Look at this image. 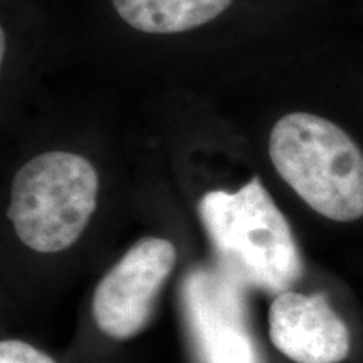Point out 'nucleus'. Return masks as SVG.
Listing matches in <instances>:
<instances>
[{
    "instance_id": "1",
    "label": "nucleus",
    "mask_w": 363,
    "mask_h": 363,
    "mask_svg": "<svg viewBox=\"0 0 363 363\" xmlns=\"http://www.w3.org/2000/svg\"><path fill=\"white\" fill-rule=\"evenodd\" d=\"M197 212L219 269L244 288L279 294L303 276L301 249L291 225L259 177L235 192L203 194Z\"/></svg>"
},
{
    "instance_id": "2",
    "label": "nucleus",
    "mask_w": 363,
    "mask_h": 363,
    "mask_svg": "<svg viewBox=\"0 0 363 363\" xmlns=\"http://www.w3.org/2000/svg\"><path fill=\"white\" fill-rule=\"evenodd\" d=\"M269 157L281 179L320 216L337 222L363 217V152L337 123L289 113L272 126Z\"/></svg>"
},
{
    "instance_id": "3",
    "label": "nucleus",
    "mask_w": 363,
    "mask_h": 363,
    "mask_svg": "<svg viewBox=\"0 0 363 363\" xmlns=\"http://www.w3.org/2000/svg\"><path fill=\"white\" fill-rule=\"evenodd\" d=\"M99 179L88 158L45 152L13 177L7 217L22 244L38 252L66 251L96 211Z\"/></svg>"
},
{
    "instance_id": "4",
    "label": "nucleus",
    "mask_w": 363,
    "mask_h": 363,
    "mask_svg": "<svg viewBox=\"0 0 363 363\" xmlns=\"http://www.w3.org/2000/svg\"><path fill=\"white\" fill-rule=\"evenodd\" d=\"M182 311L195 363H262L247 320L246 288L224 271H189Z\"/></svg>"
},
{
    "instance_id": "5",
    "label": "nucleus",
    "mask_w": 363,
    "mask_h": 363,
    "mask_svg": "<svg viewBox=\"0 0 363 363\" xmlns=\"http://www.w3.org/2000/svg\"><path fill=\"white\" fill-rule=\"evenodd\" d=\"M175 262L177 249L169 239L136 240L96 284L91 313L98 328L120 342L143 331Z\"/></svg>"
},
{
    "instance_id": "6",
    "label": "nucleus",
    "mask_w": 363,
    "mask_h": 363,
    "mask_svg": "<svg viewBox=\"0 0 363 363\" xmlns=\"http://www.w3.org/2000/svg\"><path fill=\"white\" fill-rule=\"evenodd\" d=\"M271 343L296 363H342L350 355V330L323 293L276 294L269 308Z\"/></svg>"
},
{
    "instance_id": "7",
    "label": "nucleus",
    "mask_w": 363,
    "mask_h": 363,
    "mask_svg": "<svg viewBox=\"0 0 363 363\" xmlns=\"http://www.w3.org/2000/svg\"><path fill=\"white\" fill-rule=\"evenodd\" d=\"M126 24L147 34H179L222 16L234 0H111Z\"/></svg>"
},
{
    "instance_id": "8",
    "label": "nucleus",
    "mask_w": 363,
    "mask_h": 363,
    "mask_svg": "<svg viewBox=\"0 0 363 363\" xmlns=\"http://www.w3.org/2000/svg\"><path fill=\"white\" fill-rule=\"evenodd\" d=\"M0 363H56L33 345L21 340H2L0 343Z\"/></svg>"
},
{
    "instance_id": "9",
    "label": "nucleus",
    "mask_w": 363,
    "mask_h": 363,
    "mask_svg": "<svg viewBox=\"0 0 363 363\" xmlns=\"http://www.w3.org/2000/svg\"><path fill=\"white\" fill-rule=\"evenodd\" d=\"M0 56H6V33H4L2 29V38H0Z\"/></svg>"
}]
</instances>
